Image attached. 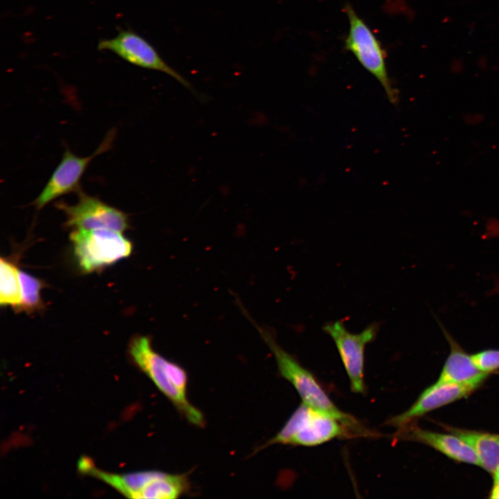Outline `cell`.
I'll use <instances>...</instances> for the list:
<instances>
[{"mask_svg":"<svg viewBox=\"0 0 499 499\" xmlns=\"http://www.w3.org/2000/svg\"><path fill=\"white\" fill-rule=\"evenodd\" d=\"M129 349L135 363L177 411L191 424L198 427L204 426L203 414L187 398L188 376L186 371L157 353L152 347L150 339L147 336L137 335L134 338Z\"/></svg>","mask_w":499,"mask_h":499,"instance_id":"obj_1","label":"cell"},{"mask_svg":"<svg viewBox=\"0 0 499 499\" xmlns=\"http://www.w3.org/2000/svg\"><path fill=\"white\" fill-rule=\"evenodd\" d=\"M256 326L272 352L280 374L293 385L302 403L335 417L353 433L365 432L355 418L333 403L312 373L277 343L271 332Z\"/></svg>","mask_w":499,"mask_h":499,"instance_id":"obj_2","label":"cell"},{"mask_svg":"<svg viewBox=\"0 0 499 499\" xmlns=\"http://www.w3.org/2000/svg\"><path fill=\"white\" fill-rule=\"evenodd\" d=\"M349 432L335 417L302 403L261 448L275 444L315 446Z\"/></svg>","mask_w":499,"mask_h":499,"instance_id":"obj_3","label":"cell"},{"mask_svg":"<svg viewBox=\"0 0 499 499\" xmlns=\"http://www.w3.org/2000/svg\"><path fill=\"white\" fill-rule=\"evenodd\" d=\"M344 12L349 23V33L344 40L345 49L351 52L360 64L378 80L389 101L397 105L399 91L389 77L386 53L380 42L351 4H345Z\"/></svg>","mask_w":499,"mask_h":499,"instance_id":"obj_4","label":"cell"},{"mask_svg":"<svg viewBox=\"0 0 499 499\" xmlns=\"http://www.w3.org/2000/svg\"><path fill=\"white\" fill-rule=\"evenodd\" d=\"M70 239L80 268L88 273L128 256L132 250L121 232L109 229H75Z\"/></svg>","mask_w":499,"mask_h":499,"instance_id":"obj_5","label":"cell"},{"mask_svg":"<svg viewBox=\"0 0 499 499\" xmlns=\"http://www.w3.org/2000/svg\"><path fill=\"white\" fill-rule=\"evenodd\" d=\"M379 325L374 322L358 333L347 331L344 323L338 320L326 323L323 330L332 338L348 375L351 389L364 394L365 349L376 337Z\"/></svg>","mask_w":499,"mask_h":499,"instance_id":"obj_6","label":"cell"},{"mask_svg":"<svg viewBox=\"0 0 499 499\" xmlns=\"http://www.w3.org/2000/svg\"><path fill=\"white\" fill-rule=\"evenodd\" d=\"M98 49L112 51L135 66L163 72L195 93L191 84L169 65L150 42L134 31L122 30L111 39L101 40Z\"/></svg>","mask_w":499,"mask_h":499,"instance_id":"obj_7","label":"cell"},{"mask_svg":"<svg viewBox=\"0 0 499 499\" xmlns=\"http://www.w3.org/2000/svg\"><path fill=\"white\" fill-rule=\"evenodd\" d=\"M114 132L107 133L98 148L91 155L82 157L66 149L62 159L51 175L46 185L33 202L37 210H40L50 202L71 192L80 190V179L89 164L95 157L110 149Z\"/></svg>","mask_w":499,"mask_h":499,"instance_id":"obj_8","label":"cell"},{"mask_svg":"<svg viewBox=\"0 0 499 499\" xmlns=\"http://www.w3.org/2000/svg\"><path fill=\"white\" fill-rule=\"evenodd\" d=\"M74 204L59 202L56 207L67 218L66 225L76 229H109L122 232L129 227L128 218L123 211L90 196L81 189Z\"/></svg>","mask_w":499,"mask_h":499,"instance_id":"obj_9","label":"cell"},{"mask_svg":"<svg viewBox=\"0 0 499 499\" xmlns=\"http://www.w3.org/2000/svg\"><path fill=\"white\" fill-rule=\"evenodd\" d=\"M480 384H444L431 385L420 394L415 403L406 411L390 419L388 424L401 428L417 417L467 396Z\"/></svg>","mask_w":499,"mask_h":499,"instance_id":"obj_10","label":"cell"},{"mask_svg":"<svg viewBox=\"0 0 499 499\" xmlns=\"http://www.w3.org/2000/svg\"><path fill=\"white\" fill-rule=\"evenodd\" d=\"M399 429V439L424 444L455 461L480 466L473 448L453 434L435 432L410 423Z\"/></svg>","mask_w":499,"mask_h":499,"instance_id":"obj_11","label":"cell"},{"mask_svg":"<svg viewBox=\"0 0 499 499\" xmlns=\"http://www.w3.org/2000/svg\"><path fill=\"white\" fill-rule=\"evenodd\" d=\"M448 341L450 351L447 357L436 385L444 384H482L489 373L481 371L474 363L471 355L466 353L450 334L440 325Z\"/></svg>","mask_w":499,"mask_h":499,"instance_id":"obj_12","label":"cell"},{"mask_svg":"<svg viewBox=\"0 0 499 499\" xmlns=\"http://www.w3.org/2000/svg\"><path fill=\"white\" fill-rule=\"evenodd\" d=\"M471 446L476 453L482 466L493 473L499 466V435L444 427Z\"/></svg>","mask_w":499,"mask_h":499,"instance_id":"obj_13","label":"cell"},{"mask_svg":"<svg viewBox=\"0 0 499 499\" xmlns=\"http://www.w3.org/2000/svg\"><path fill=\"white\" fill-rule=\"evenodd\" d=\"M189 481L186 474H170L160 471L137 495L136 498L173 499L186 493Z\"/></svg>","mask_w":499,"mask_h":499,"instance_id":"obj_14","label":"cell"},{"mask_svg":"<svg viewBox=\"0 0 499 499\" xmlns=\"http://www.w3.org/2000/svg\"><path fill=\"white\" fill-rule=\"evenodd\" d=\"M0 304L11 306L16 310L21 299L19 270L13 262L3 257L0 259Z\"/></svg>","mask_w":499,"mask_h":499,"instance_id":"obj_15","label":"cell"},{"mask_svg":"<svg viewBox=\"0 0 499 499\" xmlns=\"http://www.w3.org/2000/svg\"><path fill=\"white\" fill-rule=\"evenodd\" d=\"M19 277L21 288V299L17 311L33 313L44 308V303L40 295L41 290L44 287V282L28 273L19 270Z\"/></svg>","mask_w":499,"mask_h":499,"instance_id":"obj_16","label":"cell"},{"mask_svg":"<svg viewBox=\"0 0 499 499\" xmlns=\"http://www.w3.org/2000/svg\"><path fill=\"white\" fill-rule=\"evenodd\" d=\"M475 365L482 371L491 372L499 369V349H486L471 355Z\"/></svg>","mask_w":499,"mask_h":499,"instance_id":"obj_17","label":"cell"},{"mask_svg":"<svg viewBox=\"0 0 499 499\" xmlns=\"http://www.w3.org/2000/svg\"><path fill=\"white\" fill-rule=\"evenodd\" d=\"M489 498H499V481H494Z\"/></svg>","mask_w":499,"mask_h":499,"instance_id":"obj_18","label":"cell"},{"mask_svg":"<svg viewBox=\"0 0 499 499\" xmlns=\"http://www.w3.org/2000/svg\"><path fill=\"white\" fill-rule=\"evenodd\" d=\"M493 474L494 481H499V466Z\"/></svg>","mask_w":499,"mask_h":499,"instance_id":"obj_19","label":"cell"}]
</instances>
